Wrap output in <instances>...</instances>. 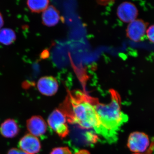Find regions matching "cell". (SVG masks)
Returning a JSON list of instances; mask_svg holds the SVG:
<instances>
[{"label": "cell", "instance_id": "1", "mask_svg": "<svg viewBox=\"0 0 154 154\" xmlns=\"http://www.w3.org/2000/svg\"><path fill=\"white\" fill-rule=\"evenodd\" d=\"M98 100L84 92H69L60 109L66 116L68 122L79 125L82 129H99L100 122L96 104Z\"/></svg>", "mask_w": 154, "mask_h": 154}, {"label": "cell", "instance_id": "2", "mask_svg": "<svg viewBox=\"0 0 154 154\" xmlns=\"http://www.w3.org/2000/svg\"><path fill=\"white\" fill-rule=\"evenodd\" d=\"M111 100L109 103L102 104L97 101L96 108L100 126L96 133L113 143L118 139V132L127 122L128 116L121 110V99L118 93L110 90Z\"/></svg>", "mask_w": 154, "mask_h": 154}, {"label": "cell", "instance_id": "3", "mask_svg": "<svg viewBox=\"0 0 154 154\" xmlns=\"http://www.w3.org/2000/svg\"><path fill=\"white\" fill-rule=\"evenodd\" d=\"M66 116L60 109H55L51 113L48 123L51 129L61 138L66 137L69 134L68 126Z\"/></svg>", "mask_w": 154, "mask_h": 154}, {"label": "cell", "instance_id": "4", "mask_svg": "<svg viewBox=\"0 0 154 154\" xmlns=\"http://www.w3.org/2000/svg\"><path fill=\"white\" fill-rule=\"evenodd\" d=\"M150 144L149 136L146 134L135 131L130 134L127 146L134 154L142 153L148 149Z\"/></svg>", "mask_w": 154, "mask_h": 154}, {"label": "cell", "instance_id": "5", "mask_svg": "<svg viewBox=\"0 0 154 154\" xmlns=\"http://www.w3.org/2000/svg\"><path fill=\"white\" fill-rule=\"evenodd\" d=\"M147 22L142 19H136L130 22L126 29L127 36L135 42H139L144 39L147 28Z\"/></svg>", "mask_w": 154, "mask_h": 154}, {"label": "cell", "instance_id": "6", "mask_svg": "<svg viewBox=\"0 0 154 154\" xmlns=\"http://www.w3.org/2000/svg\"><path fill=\"white\" fill-rule=\"evenodd\" d=\"M116 14L119 19L122 22L130 23L137 19L138 11L134 4L124 2L118 6Z\"/></svg>", "mask_w": 154, "mask_h": 154}, {"label": "cell", "instance_id": "7", "mask_svg": "<svg viewBox=\"0 0 154 154\" xmlns=\"http://www.w3.org/2000/svg\"><path fill=\"white\" fill-rule=\"evenodd\" d=\"M37 89L44 96H51L55 95L58 90L59 85L57 80L52 76L41 77L37 82Z\"/></svg>", "mask_w": 154, "mask_h": 154}, {"label": "cell", "instance_id": "8", "mask_svg": "<svg viewBox=\"0 0 154 154\" xmlns=\"http://www.w3.org/2000/svg\"><path fill=\"white\" fill-rule=\"evenodd\" d=\"M20 149L28 154H36L40 150L41 146L38 138L31 134H27L20 140Z\"/></svg>", "mask_w": 154, "mask_h": 154}, {"label": "cell", "instance_id": "9", "mask_svg": "<svg viewBox=\"0 0 154 154\" xmlns=\"http://www.w3.org/2000/svg\"><path fill=\"white\" fill-rule=\"evenodd\" d=\"M27 127L30 134L41 137L46 133L47 124L41 116H35L27 120Z\"/></svg>", "mask_w": 154, "mask_h": 154}, {"label": "cell", "instance_id": "10", "mask_svg": "<svg viewBox=\"0 0 154 154\" xmlns=\"http://www.w3.org/2000/svg\"><path fill=\"white\" fill-rule=\"evenodd\" d=\"M61 19L60 14L57 9L53 5H49L42 13V24L47 27L55 26Z\"/></svg>", "mask_w": 154, "mask_h": 154}, {"label": "cell", "instance_id": "11", "mask_svg": "<svg viewBox=\"0 0 154 154\" xmlns=\"http://www.w3.org/2000/svg\"><path fill=\"white\" fill-rule=\"evenodd\" d=\"M19 126L14 119H7L0 127V132L4 137H15L19 134Z\"/></svg>", "mask_w": 154, "mask_h": 154}, {"label": "cell", "instance_id": "12", "mask_svg": "<svg viewBox=\"0 0 154 154\" xmlns=\"http://www.w3.org/2000/svg\"><path fill=\"white\" fill-rule=\"evenodd\" d=\"M17 35L15 31L10 28L0 29V43L5 45H12L16 41Z\"/></svg>", "mask_w": 154, "mask_h": 154}, {"label": "cell", "instance_id": "13", "mask_svg": "<svg viewBox=\"0 0 154 154\" xmlns=\"http://www.w3.org/2000/svg\"><path fill=\"white\" fill-rule=\"evenodd\" d=\"M26 4L32 13H42L49 6V0H27Z\"/></svg>", "mask_w": 154, "mask_h": 154}, {"label": "cell", "instance_id": "14", "mask_svg": "<svg viewBox=\"0 0 154 154\" xmlns=\"http://www.w3.org/2000/svg\"><path fill=\"white\" fill-rule=\"evenodd\" d=\"M50 154H72V153L67 147H60L54 149Z\"/></svg>", "mask_w": 154, "mask_h": 154}, {"label": "cell", "instance_id": "15", "mask_svg": "<svg viewBox=\"0 0 154 154\" xmlns=\"http://www.w3.org/2000/svg\"><path fill=\"white\" fill-rule=\"evenodd\" d=\"M146 33L149 40L154 43V25H151L148 28Z\"/></svg>", "mask_w": 154, "mask_h": 154}, {"label": "cell", "instance_id": "16", "mask_svg": "<svg viewBox=\"0 0 154 154\" xmlns=\"http://www.w3.org/2000/svg\"><path fill=\"white\" fill-rule=\"evenodd\" d=\"M116 0H96L99 5L102 6H106L114 2Z\"/></svg>", "mask_w": 154, "mask_h": 154}, {"label": "cell", "instance_id": "17", "mask_svg": "<svg viewBox=\"0 0 154 154\" xmlns=\"http://www.w3.org/2000/svg\"><path fill=\"white\" fill-rule=\"evenodd\" d=\"M154 151V138L151 142L150 145L148 149L145 152H144L142 153L134 154H152Z\"/></svg>", "mask_w": 154, "mask_h": 154}, {"label": "cell", "instance_id": "18", "mask_svg": "<svg viewBox=\"0 0 154 154\" xmlns=\"http://www.w3.org/2000/svg\"><path fill=\"white\" fill-rule=\"evenodd\" d=\"M8 154H30L26 152L23 151L22 150H19V149L13 148L9 151Z\"/></svg>", "mask_w": 154, "mask_h": 154}, {"label": "cell", "instance_id": "19", "mask_svg": "<svg viewBox=\"0 0 154 154\" xmlns=\"http://www.w3.org/2000/svg\"><path fill=\"white\" fill-rule=\"evenodd\" d=\"M4 25V19L3 18V15L0 12V29H2Z\"/></svg>", "mask_w": 154, "mask_h": 154}, {"label": "cell", "instance_id": "20", "mask_svg": "<svg viewBox=\"0 0 154 154\" xmlns=\"http://www.w3.org/2000/svg\"><path fill=\"white\" fill-rule=\"evenodd\" d=\"M76 154H89V153L87 151H81L77 153Z\"/></svg>", "mask_w": 154, "mask_h": 154}]
</instances>
